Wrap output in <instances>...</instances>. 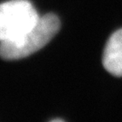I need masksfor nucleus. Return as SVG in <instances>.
Returning <instances> with one entry per match:
<instances>
[{
    "label": "nucleus",
    "instance_id": "1",
    "mask_svg": "<svg viewBox=\"0 0 122 122\" xmlns=\"http://www.w3.org/2000/svg\"><path fill=\"white\" fill-rule=\"evenodd\" d=\"M59 30L60 20L55 15L41 16L36 25L19 39L0 43V57L8 61L25 58L45 46Z\"/></svg>",
    "mask_w": 122,
    "mask_h": 122
},
{
    "label": "nucleus",
    "instance_id": "2",
    "mask_svg": "<svg viewBox=\"0 0 122 122\" xmlns=\"http://www.w3.org/2000/svg\"><path fill=\"white\" fill-rule=\"evenodd\" d=\"M40 17L28 0H10L0 4V43L19 39Z\"/></svg>",
    "mask_w": 122,
    "mask_h": 122
},
{
    "label": "nucleus",
    "instance_id": "3",
    "mask_svg": "<svg viewBox=\"0 0 122 122\" xmlns=\"http://www.w3.org/2000/svg\"><path fill=\"white\" fill-rule=\"evenodd\" d=\"M102 62L109 73L118 77L122 76V29L116 31L108 40Z\"/></svg>",
    "mask_w": 122,
    "mask_h": 122
},
{
    "label": "nucleus",
    "instance_id": "4",
    "mask_svg": "<svg viewBox=\"0 0 122 122\" xmlns=\"http://www.w3.org/2000/svg\"><path fill=\"white\" fill-rule=\"evenodd\" d=\"M52 122H62L63 119H61V118H54V119H52L51 120Z\"/></svg>",
    "mask_w": 122,
    "mask_h": 122
}]
</instances>
